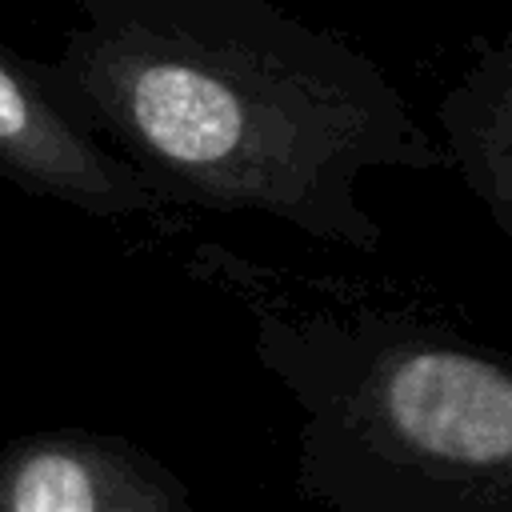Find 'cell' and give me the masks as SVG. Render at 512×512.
Listing matches in <instances>:
<instances>
[{"label": "cell", "mask_w": 512, "mask_h": 512, "mask_svg": "<svg viewBox=\"0 0 512 512\" xmlns=\"http://www.w3.org/2000/svg\"><path fill=\"white\" fill-rule=\"evenodd\" d=\"M40 72L160 204L260 212L356 252L384 240L356 196L368 168H448L368 52L272 0H76Z\"/></svg>", "instance_id": "obj_1"}, {"label": "cell", "mask_w": 512, "mask_h": 512, "mask_svg": "<svg viewBox=\"0 0 512 512\" xmlns=\"http://www.w3.org/2000/svg\"><path fill=\"white\" fill-rule=\"evenodd\" d=\"M188 272L248 312L256 360L292 396L300 496L332 512H512V336L216 240Z\"/></svg>", "instance_id": "obj_2"}, {"label": "cell", "mask_w": 512, "mask_h": 512, "mask_svg": "<svg viewBox=\"0 0 512 512\" xmlns=\"http://www.w3.org/2000/svg\"><path fill=\"white\" fill-rule=\"evenodd\" d=\"M0 176L28 196L68 204L84 216H156L164 204L140 172L100 136L76 124L48 92L40 60L0 36Z\"/></svg>", "instance_id": "obj_3"}, {"label": "cell", "mask_w": 512, "mask_h": 512, "mask_svg": "<svg viewBox=\"0 0 512 512\" xmlns=\"http://www.w3.org/2000/svg\"><path fill=\"white\" fill-rule=\"evenodd\" d=\"M0 512H196L188 484L116 432L40 428L0 448Z\"/></svg>", "instance_id": "obj_4"}, {"label": "cell", "mask_w": 512, "mask_h": 512, "mask_svg": "<svg viewBox=\"0 0 512 512\" xmlns=\"http://www.w3.org/2000/svg\"><path fill=\"white\" fill-rule=\"evenodd\" d=\"M448 168L508 240L512 272V32L472 36L468 68L436 100Z\"/></svg>", "instance_id": "obj_5"}]
</instances>
